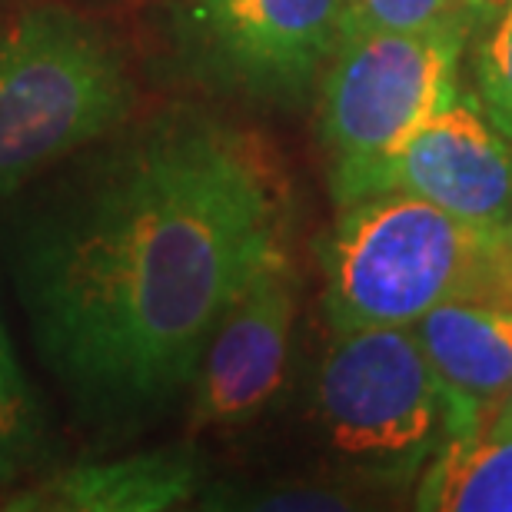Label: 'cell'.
<instances>
[{
  "label": "cell",
  "instance_id": "obj_1",
  "mask_svg": "<svg viewBox=\"0 0 512 512\" xmlns=\"http://www.w3.org/2000/svg\"><path fill=\"white\" fill-rule=\"evenodd\" d=\"M283 247L266 150L200 114L87 147L20 210L10 280L30 340L80 423L137 426L187 393L213 326Z\"/></svg>",
  "mask_w": 512,
  "mask_h": 512
},
{
  "label": "cell",
  "instance_id": "obj_2",
  "mask_svg": "<svg viewBox=\"0 0 512 512\" xmlns=\"http://www.w3.org/2000/svg\"><path fill=\"white\" fill-rule=\"evenodd\" d=\"M137 104L124 50L60 4L0 27V203L127 124Z\"/></svg>",
  "mask_w": 512,
  "mask_h": 512
},
{
  "label": "cell",
  "instance_id": "obj_3",
  "mask_svg": "<svg viewBox=\"0 0 512 512\" xmlns=\"http://www.w3.org/2000/svg\"><path fill=\"white\" fill-rule=\"evenodd\" d=\"M326 320L333 333L413 326L459 296H496L512 280L506 240L469 227L403 190L340 207L323 247Z\"/></svg>",
  "mask_w": 512,
  "mask_h": 512
},
{
  "label": "cell",
  "instance_id": "obj_4",
  "mask_svg": "<svg viewBox=\"0 0 512 512\" xmlns=\"http://www.w3.org/2000/svg\"><path fill=\"white\" fill-rule=\"evenodd\" d=\"M469 24L463 17L423 30H373L343 37L316 94V127L330 157L336 207L360 197L376 167L459 94V57Z\"/></svg>",
  "mask_w": 512,
  "mask_h": 512
},
{
  "label": "cell",
  "instance_id": "obj_5",
  "mask_svg": "<svg viewBox=\"0 0 512 512\" xmlns=\"http://www.w3.org/2000/svg\"><path fill=\"white\" fill-rule=\"evenodd\" d=\"M326 449L376 483H403L456 436L453 403L409 326L333 333L313 380Z\"/></svg>",
  "mask_w": 512,
  "mask_h": 512
},
{
  "label": "cell",
  "instance_id": "obj_6",
  "mask_svg": "<svg viewBox=\"0 0 512 512\" xmlns=\"http://www.w3.org/2000/svg\"><path fill=\"white\" fill-rule=\"evenodd\" d=\"M346 0H183L177 44L213 87L260 104H300L343 34Z\"/></svg>",
  "mask_w": 512,
  "mask_h": 512
},
{
  "label": "cell",
  "instance_id": "obj_7",
  "mask_svg": "<svg viewBox=\"0 0 512 512\" xmlns=\"http://www.w3.org/2000/svg\"><path fill=\"white\" fill-rule=\"evenodd\" d=\"M296 276L280 250L240 286L213 326L190 380V426L237 429L280 396L293 353Z\"/></svg>",
  "mask_w": 512,
  "mask_h": 512
},
{
  "label": "cell",
  "instance_id": "obj_8",
  "mask_svg": "<svg viewBox=\"0 0 512 512\" xmlns=\"http://www.w3.org/2000/svg\"><path fill=\"white\" fill-rule=\"evenodd\" d=\"M403 190L469 227L503 237L512 217V140L463 90L370 173L360 197ZM356 197V200H360Z\"/></svg>",
  "mask_w": 512,
  "mask_h": 512
},
{
  "label": "cell",
  "instance_id": "obj_9",
  "mask_svg": "<svg viewBox=\"0 0 512 512\" xmlns=\"http://www.w3.org/2000/svg\"><path fill=\"white\" fill-rule=\"evenodd\" d=\"M409 330L446 386L456 436L479 433L512 389V306L503 296H459Z\"/></svg>",
  "mask_w": 512,
  "mask_h": 512
},
{
  "label": "cell",
  "instance_id": "obj_10",
  "mask_svg": "<svg viewBox=\"0 0 512 512\" xmlns=\"http://www.w3.org/2000/svg\"><path fill=\"white\" fill-rule=\"evenodd\" d=\"M203 489L193 449H147L50 469L4 499L10 512H167Z\"/></svg>",
  "mask_w": 512,
  "mask_h": 512
},
{
  "label": "cell",
  "instance_id": "obj_11",
  "mask_svg": "<svg viewBox=\"0 0 512 512\" xmlns=\"http://www.w3.org/2000/svg\"><path fill=\"white\" fill-rule=\"evenodd\" d=\"M416 509L512 512V423L449 439L419 476Z\"/></svg>",
  "mask_w": 512,
  "mask_h": 512
},
{
  "label": "cell",
  "instance_id": "obj_12",
  "mask_svg": "<svg viewBox=\"0 0 512 512\" xmlns=\"http://www.w3.org/2000/svg\"><path fill=\"white\" fill-rule=\"evenodd\" d=\"M50 423L44 399L24 370L0 310V483H17L47 459Z\"/></svg>",
  "mask_w": 512,
  "mask_h": 512
},
{
  "label": "cell",
  "instance_id": "obj_13",
  "mask_svg": "<svg viewBox=\"0 0 512 512\" xmlns=\"http://www.w3.org/2000/svg\"><path fill=\"white\" fill-rule=\"evenodd\" d=\"M479 107L493 127L512 140V0L483 24L473 47Z\"/></svg>",
  "mask_w": 512,
  "mask_h": 512
},
{
  "label": "cell",
  "instance_id": "obj_14",
  "mask_svg": "<svg viewBox=\"0 0 512 512\" xmlns=\"http://www.w3.org/2000/svg\"><path fill=\"white\" fill-rule=\"evenodd\" d=\"M459 17L456 0H346L343 37L373 30H423Z\"/></svg>",
  "mask_w": 512,
  "mask_h": 512
},
{
  "label": "cell",
  "instance_id": "obj_15",
  "mask_svg": "<svg viewBox=\"0 0 512 512\" xmlns=\"http://www.w3.org/2000/svg\"><path fill=\"white\" fill-rule=\"evenodd\" d=\"M230 499L233 503H223L230 509H343V506H350L340 493H330V489H303V486L233 493Z\"/></svg>",
  "mask_w": 512,
  "mask_h": 512
},
{
  "label": "cell",
  "instance_id": "obj_16",
  "mask_svg": "<svg viewBox=\"0 0 512 512\" xmlns=\"http://www.w3.org/2000/svg\"><path fill=\"white\" fill-rule=\"evenodd\" d=\"M506 4L509 0H456V10H459V17L473 27V24H486V20L499 14Z\"/></svg>",
  "mask_w": 512,
  "mask_h": 512
},
{
  "label": "cell",
  "instance_id": "obj_17",
  "mask_svg": "<svg viewBox=\"0 0 512 512\" xmlns=\"http://www.w3.org/2000/svg\"><path fill=\"white\" fill-rule=\"evenodd\" d=\"M489 423H512V389H509V393H506L503 406L496 409V416L489 419Z\"/></svg>",
  "mask_w": 512,
  "mask_h": 512
},
{
  "label": "cell",
  "instance_id": "obj_18",
  "mask_svg": "<svg viewBox=\"0 0 512 512\" xmlns=\"http://www.w3.org/2000/svg\"><path fill=\"white\" fill-rule=\"evenodd\" d=\"M506 256H509V266H512V217H509V227H506Z\"/></svg>",
  "mask_w": 512,
  "mask_h": 512
}]
</instances>
